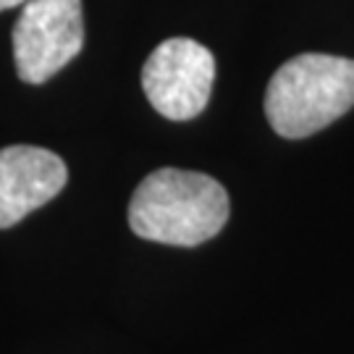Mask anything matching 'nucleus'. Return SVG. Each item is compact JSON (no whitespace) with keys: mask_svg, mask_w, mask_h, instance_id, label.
Instances as JSON below:
<instances>
[{"mask_svg":"<svg viewBox=\"0 0 354 354\" xmlns=\"http://www.w3.org/2000/svg\"><path fill=\"white\" fill-rule=\"evenodd\" d=\"M213 82V53L189 37L160 42L142 68V89L152 108L168 121H189L203 113Z\"/></svg>","mask_w":354,"mask_h":354,"instance_id":"obj_4","label":"nucleus"},{"mask_svg":"<svg viewBox=\"0 0 354 354\" xmlns=\"http://www.w3.org/2000/svg\"><path fill=\"white\" fill-rule=\"evenodd\" d=\"M354 105V61L304 53L281 66L268 82L266 115L276 134L304 140L330 127Z\"/></svg>","mask_w":354,"mask_h":354,"instance_id":"obj_2","label":"nucleus"},{"mask_svg":"<svg viewBox=\"0 0 354 354\" xmlns=\"http://www.w3.org/2000/svg\"><path fill=\"white\" fill-rule=\"evenodd\" d=\"M231 203L228 192L207 174L160 168L140 181L129 203V226L147 241L197 247L221 234Z\"/></svg>","mask_w":354,"mask_h":354,"instance_id":"obj_1","label":"nucleus"},{"mask_svg":"<svg viewBox=\"0 0 354 354\" xmlns=\"http://www.w3.org/2000/svg\"><path fill=\"white\" fill-rule=\"evenodd\" d=\"M84 48L82 0H26L13 24L19 79L45 84Z\"/></svg>","mask_w":354,"mask_h":354,"instance_id":"obj_3","label":"nucleus"},{"mask_svg":"<svg viewBox=\"0 0 354 354\" xmlns=\"http://www.w3.org/2000/svg\"><path fill=\"white\" fill-rule=\"evenodd\" d=\"M68 168L61 155L35 145L0 150V228H11L64 192Z\"/></svg>","mask_w":354,"mask_h":354,"instance_id":"obj_5","label":"nucleus"},{"mask_svg":"<svg viewBox=\"0 0 354 354\" xmlns=\"http://www.w3.org/2000/svg\"><path fill=\"white\" fill-rule=\"evenodd\" d=\"M26 0H0V11H8V8H19L24 6Z\"/></svg>","mask_w":354,"mask_h":354,"instance_id":"obj_6","label":"nucleus"}]
</instances>
